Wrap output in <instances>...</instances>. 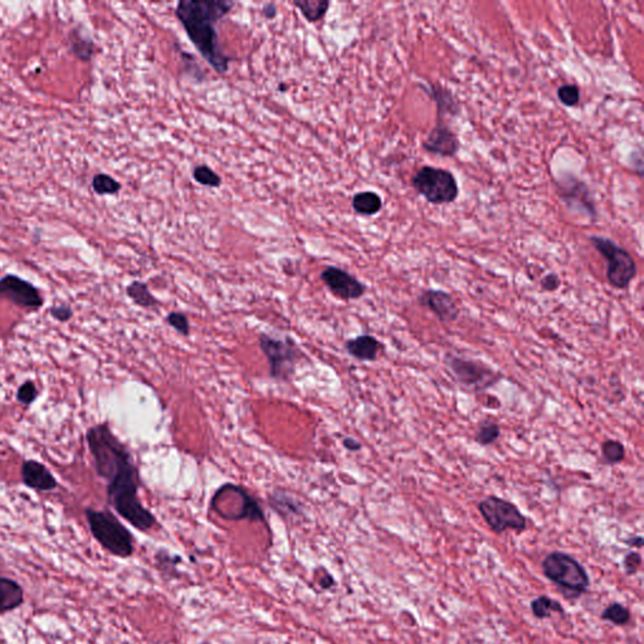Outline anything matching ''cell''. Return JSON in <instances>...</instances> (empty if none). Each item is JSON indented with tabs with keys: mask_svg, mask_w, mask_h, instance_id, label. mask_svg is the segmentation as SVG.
<instances>
[{
	"mask_svg": "<svg viewBox=\"0 0 644 644\" xmlns=\"http://www.w3.org/2000/svg\"><path fill=\"white\" fill-rule=\"evenodd\" d=\"M88 451L94 471L106 482L107 501L112 509L141 533L158 524L156 517L141 502V476L129 447L113 433L107 422L89 427L86 432Z\"/></svg>",
	"mask_w": 644,
	"mask_h": 644,
	"instance_id": "1",
	"label": "cell"
},
{
	"mask_svg": "<svg viewBox=\"0 0 644 644\" xmlns=\"http://www.w3.org/2000/svg\"><path fill=\"white\" fill-rule=\"evenodd\" d=\"M235 6L228 0H180L175 14L200 56L219 75L227 73L230 58L219 46L217 24Z\"/></svg>",
	"mask_w": 644,
	"mask_h": 644,
	"instance_id": "2",
	"label": "cell"
},
{
	"mask_svg": "<svg viewBox=\"0 0 644 644\" xmlns=\"http://www.w3.org/2000/svg\"><path fill=\"white\" fill-rule=\"evenodd\" d=\"M543 571L566 599H579L590 586L586 569L575 557L564 551H552L543 560Z\"/></svg>",
	"mask_w": 644,
	"mask_h": 644,
	"instance_id": "3",
	"label": "cell"
},
{
	"mask_svg": "<svg viewBox=\"0 0 644 644\" xmlns=\"http://www.w3.org/2000/svg\"><path fill=\"white\" fill-rule=\"evenodd\" d=\"M85 516L94 539L107 552L121 559L132 557L135 551L132 533L111 511L87 507Z\"/></svg>",
	"mask_w": 644,
	"mask_h": 644,
	"instance_id": "4",
	"label": "cell"
},
{
	"mask_svg": "<svg viewBox=\"0 0 644 644\" xmlns=\"http://www.w3.org/2000/svg\"><path fill=\"white\" fill-rule=\"evenodd\" d=\"M211 509L219 517L228 521L264 522L266 515L256 497L240 485L227 482L218 487L211 500Z\"/></svg>",
	"mask_w": 644,
	"mask_h": 644,
	"instance_id": "5",
	"label": "cell"
},
{
	"mask_svg": "<svg viewBox=\"0 0 644 644\" xmlns=\"http://www.w3.org/2000/svg\"><path fill=\"white\" fill-rule=\"evenodd\" d=\"M258 346L268 361L271 378L278 383L291 380L299 361L306 357L291 336L281 339L264 333L258 336Z\"/></svg>",
	"mask_w": 644,
	"mask_h": 644,
	"instance_id": "6",
	"label": "cell"
},
{
	"mask_svg": "<svg viewBox=\"0 0 644 644\" xmlns=\"http://www.w3.org/2000/svg\"><path fill=\"white\" fill-rule=\"evenodd\" d=\"M589 242L602 257L607 259V280L617 290L627 288L636 278L638 267L632 254L614 240L603 235H590Z\"/></svg>",
	"mask_w": 644,
	"mask_h": 644,
	"instance_id": "7",
	"label": "cell"
},
{
	"mask_svg": "<svg viewBox=\"0 0 644 644\" xmlns=\"http://www.w3.org/2000/svg\"><path fill=\"white\" fill-rule=\"evenodd\" d=\"M411 187L433 205L452 204L459 195L456 176L450 170L423 166L411 178Z\"/></svg>",
	"mask_w": 644,
	"mask_h": 644,
	"instance_id": "8",
	"label": "cell"
},
{
	"mask_svg": "<svg viewBox=\"0 0 644 644\" xmlns=\"http://www.w3.org/2000/svg\"><path fill=\"white\" fill-rule=\"evenodd\" d=\"M445 369L453 376V379L464 389L471 392H482L496 385L498 381L502 380V375L496 370L492 369L486 364L481 363L473 359L457 357V355H445L443 359Z\"/></svg>",
	"mask_w": 644,
	"mask_h": 644,
	"instance_id": "9",
	"label": "cell"
},
{
	"mask_svg": "<svg viewBox=\"0 0 644 644\" xmlns=\"http://www.w3.org/2000/svg\"><path fill=\"white\" fill-rule=\"evenodd\" d=\"M482 519L495 533H504L507 530L516 533L525 531L527 527L526 516L522 514L515 504L498 496H487L478 504Z\"/></svg>",
	"mask_w": 644,
	"mask_h": 644,
	"instance_id": "10",
	"label": "cell"
},
{
	"mask_svg": "<svg viewBox=\"0 0 644 644\" xmlns=\"http://www.w3.org/2000/svg\"><path fill=\"white\" fill-rule=\"evenodd\" d=\"M0 299L35 312L41 310L44 305V299L33 283L12 273L0 278Z\"/></svg>",
	"mask_w": 644,
	"mask_h": 644,
	"instance_id": "11",
	"label": "cell"
},
{
	"mask_svg": "<svg viewBox=\"0 0 644 644\" xmlns=\"http://www.w3.org/2000/svg\"><path fill=\"white\" fill-rule=\"evenodd\" d=\"M557 193L564 203L568 205L569 209L586 214L592 222L597 218V205L593 198V194L584 182L576 179L575 176H564L562 180L557 182Z\"/></svg>",
	"mask_w": 644,
	"mask_h": 644,
	"instance_id": "12",
	"label": "cell"
},
{
	"mask_svg": "<svg viewBox=\"0 0 644 644\" xmlns=\"http://www.w3.org/2000/svg\"><path fill=\"white\" fill-rule=\"evenodd\" d=\"M321 281L335 297L342 301H354L363 297L366 293V286L359 281L355 275L336 266H328L322 271Z\"/></svg>",
	"mask_w": 644,
	"mask_h": 644,
	"instance_id": "13",
	"label": "cell"
},
{
	"mask_svg": "<svg viewBox=\"0 0 644 644\" xmlns=\"http://www.w3.org/2000/svg\"><path fill=\"white\" fill-rule=\"evenodd\" d=\"M422 147L427 153L440 158H453L459 151L461 142L457 134L442 118H438L427 139L423 141Z\"/></svg>",
	"mask_w": 644,
	"mask_h": 644,
	"instance_id": "14",
	"label": "cell"
},
{
	"mask_svg": "<svg viewBox=\"0 0 644 644\" xmlns=\"http://www.w3.org/2000/svg\"><path fill=\"white\" fill-rule=\"evenodd\" d=\"M418 305L433 312L443 323L456 321L459 317V307L451 293L442 290H424L418 296Z\"/></svg>",
	"mask_w": 644,
	"mask_h": 644,
	"instance_id": "15",
	"label": "cell"
},
{
	"mask_svg": "<svg viewBox=\"0 0 644 644\" xmlns=\"http://www.w3.org/2000/svg\"><path fill=\"white\" fill-rule=\"evenodd\" d=\"M20 480L24 486L37 492L54 491L58 482L46 464L35 459L24 461L20 467Z\"/></svg>",
	"mask_w": 644,
	"mask_h": 644,
	"instance_id": "16",
	"label": "cell"
},
{
	"mask_svg": "<svg viewBox=\"0 0 644 644\" xmlns=\"http://www.w3.org/2000/svg\"><path fill=\"white\" fill-rule=\"evenodd\" d=\"M381 344L375 336L369 334L357 335L345 342V350L357 361L373 363L379 355Z\"/></svg>",
	"mask_w": 644,
	"mask_h": 644,
	"instance_id": "17",
	"label": "cell"
},
{
	"mask_svg": "<svg viewBox=\"0 0 644 644\" xmlns=\"http://www.w3.org/2000/svg\"><path fill=\"white\" fill-rule=\"evenodd\" d=\"M23 603V586L17 580L0 575V614L18 609Z\"/></svg>",
	"mask_w": 644,
	"mask_h": 644,
	"instance_id": "18",
	"label": "cell"
},
{
	"mask_svg": "<svg viewBox=\"0 0 644 644\" xmlns=\"http://www.w3.org/2000/svg\"><path fill=\"white\" fill-rule=\"evenodd\" d=\"M423 91L435 102L437 105V111L438 116L440 115H450V116H457L461 113V104L458 102L457 99L451 91L445 88L435 86V85H428L422 86Z\"/></svg>",
	"mask_w": 644,
	"mask_h": 644,
	"instance_id": "19",
	"label": "cell"
},
{
	"mask_svg": "<svg viewBox=\"0 0 644 644\" xmlns=\"http://www.w3.org/2000/svg\"><path fill=\"white\" fill-rule=\"evenodd\" d=\"M268 502L273 511L282 517H299L304 515V506L297 498L282 488L270 493Z\"/></svg>",
	"mask_w": 644,
	"mask_h": 644,
	"instance_id": "20",
	"label": "cell"
},
{
	"mask_svg": "<svg viewBox=\"0 0 644 644\" xmlns=\"http://www.w3.org/2000/svg\"><path fill=\"white\" fill-rule=\"evenodd\" d=\"M352 209L364 217H373L383 208V199L375 192H361L354 195L352 202Z\"/></svg>",
	"mask_w": 644,
	"mask_h": 644,
	"instance_id": "21",
	"label": "cell"
},
{
	"mask_svg": "<svg viewBox=\"0 0 644 644\" xmlns=\"http://www.w3.org/2000/svg\"><path fill=\"white\" fill-rule=\"evenodd\" d=\"M126 295L136 306H139L141 309H155L160 304L145 282H131L126 287Z\"/></svg>",
	"mask_w": 644,
	"mask_h": 644,
	"instance_id": "22",
	"label": "cell"
},
{
	"mask_svg": "<svg viewBox=\"0 0 644 644\" xmlns=\"http://www.w3.org/2000/svg\"><path fill=\"white\" fill-rule=\"evenodd\" d=\"M293 6L299 9L307 22L316 23L326 16L331 3L328 0H297Z\"/></svg>",
	"mask_w": 644,
	"mask_h": 644,
	"instance_id": "23",
	"label": "cell"
},
{
	"mask_svg": "<svg viewBox=\"0 0 644 644\" xmlns=\"http://www.w3.org/2000/svg\"><path fill=\"white\" fill-rule=\"evenodd\" d=\"M530 609H531L533 617L538 619H547L555 613H559L560 615L565 614V609L562 608V604L547 595H540V597H535L530 603Z\"/></svg>",
	"mask_w": 644,
	"mask_h": 644,
	"instance_id": "24",
	"label": "cell"
},
{
	"mask_svg": "<svg viewBox=\"0 0 644 644\" xmlns=\"http://www.w3.org/2000/svg\"><path fill=\"white\" fill-rule=\"evenodd\" d=\"M501 435V428L491 419H485L478 424L475 434V442L481 447L493 445Z\"/></svg>",
	"mask_w": 644,
	"mask_h": 644,
	"instance_id": "25",
	"label": "cell"
},
{
	"mask_svg": "<svg viewBox=\"0 0 644 644\" xmlns=\"http://www.w3.org/2000/svg\"><path fill=\"white\" fill-rule=\"evenodd\" d=\"M600 618H602V621H609L617 627H624L632 619V614L627 607H624L623 604L618 603V602H614V603H610L602 612Z\"/></svg>",
	"mask_w": 644,
	"mask_h": 644,
	"instance_id": "26",
	"label": "cell"
},
{
	"mask_svg": "<svg viewBox=\"0 0 644 644\" xmlns=\"http://www.w3.org/2000/svg\"><path fill=\"white\" fill-rule=\"evenodd\" d=\"M603 462L608 466H615L624 461L626 458V447L621 445L619 440H604L600 447Z\"/></svg>",
	"mask_w": 644,
	"mask_h": 644,
	"instance_id": "27",
	"label": "cell"
},
{
	"mask_svg": "<svg viewBox=\"0 0 644 644\" xmlns=\"http://www.w3.org/2000/svg\"><path fill=\"white\" fill-rule=\"evenodd\" d=\"M92 187L99 195H115L120 192L121 184L107 174H97L92 179Z\"/></svg>",
	"mask_w": 644,
	"mask_h": 644,
	"instance_id": "28",
	"label": "cell"
},
{
	"mask_svg": "<svg viewBox=\"0 0 644 644\" xmlns=\"http://www.w3.org/2000/svg\"><path fill=\"white\" fill-rule=\"evenodd\" d=\"M195 182L208 187H219L222 185V178L214 170L206 165H199L193 171Z\"/></svg>",
	"mask_w": 644,
	"mask_h": 644,
	"instance_id": "29",
	"label": "cell"
},
{
	"mask_svg": "<svg viewBox=\"0 0 644 644\" xmlns=\"http://www.w3.org/2000/svg\"><path fill=\"white\" fill-rule=\"evenodd\" d=\"M38 397H39V390L33 380L24 381L23 384L19 385L17 394H16L18 403L24 407H30L33 404Z\"/></svg>",
	"mask_w": 644,
	"mask_h": 644,
	"instance_id": "30",
	"label": "cell"
},
{
	"mask_svg": "<svg viewBox=\"0 0 644 644\" xmlns=\"http://www.w3.org/2000/svg\"><path fill=\"white\" fill-rule=\"evenodd\" d=\"M165 321L170 328H174L178 334L182 335L184 338H187L190 335V321L185 314L173 311L166 315Z\"/></svg>",
	"mask_w": 644,
	"mask_h": 644,
	"instance_id": "31",
	"label": "cell"
},
{
	"mask_svg": "<svg viewBox=\"0 0 644 644\" xmlns=\"http://www.w3.org/2000/svg\"><path fill=\"white\" fill-rule=\"evenodd\" d=\"M557 99L566 107H574L580 101V89L576 85L568 83L557 88Z\"/></svg>",
	"mask_w": 644,
	"mask_h": 644,
	"instance_id": "32",
	"label": "cell"
},
{
	"mask_svg": "<svg viewBox=\"0 0 644 644\" xmlns=\"http://www.w3.org/2000/svg\"><path fill=\"white\" fill-rule=\"evenodd\" d=\"M72 49L76 53L77 57L88 61L94 52V43L88 39H83L82 37H78L77 39L72 41Z\"/></svg>",
	"mask_w": 644,
	"mask_h": 644,
	"instance_id": "33",
	"label": "cell"
},
{
	"mask_svg": "<svg viewBox=\"0 0 644 644\" xmlns=\"http://www.w3.org/2000/svg\"><path fill=\"white\" fill-rule=\"evenodd\" d=\"M642 566V557L637 551H631L623 559V568L626 570V574L636 575L639 569Z\"/></svg>",
	"mask_w": 644,
	"mask_h": 644,
	"instance_id": "34",
	"label": "cell"
},
{
	"mask_svg": "<svg viewBox=\"0 0 644 644\" xmlns=\"http://www.w3.org/2000/svg\"><path fill=\"white\" fill-rule=\"evenodd\" d=\"M49 314L56 321L61 322V323L70 321L72 317L75 315L73 309L70 305H67V304L52 306L51 310H49Z\"/></svg>",
	"mask_w": 644,
	"mask_h": 644,
	"instance_id": "35",
	"label": "cell"
},
{
	"mask_svg": "<svg viewBox=\"0 0 644 644\" xmlns=\"http://www.w3.org/2000/svg\"><path fill=\"white\" fill-rule=\"evenodd\" d=\"M540 286L541 288L546 291V292H554L559 290V287L562 286V280L560 277L555 272H550L547 275H545L544 278L540 282Z\"/></svg>",
	"mask_w": 644,
	"mask_h": 644,
	"instance_id": "36",
	"label": "cell"
},
{
	"mask_svg": "<svg viewBox=\"0 0 644 644\" xmlns=\"http://www.w3.org/2000/svg\"><path fill=\"white\" fill-rule=\"evenodd\" d=\"M342 445H344V448L349 452L361 451V448H363L361 443H360L359 440H355V438H352V437H345V438L342 440Z\"/></svg>",
	"mask_w": 644,
	"mask_h": 644,
	"instance_id": "37",
	"label": "cell"
},
{
	"mask_svg": "<svg viewBox=\"0 0 644 644\" xmlns=\"http://www.w3.org/2000/svg\"><path fill=\"white\" fill-rule=\"evenodd\" d=\"M624 544H627L628 546H631V547L640 549V547H643V536H642V535H634V536H631V538H628V539H624Z\"/></svg>",
	"mask_w": 644,
	"mask_h": 644,
	"instance_id": "38",
	"label": "cell"
},
{
	"mask_svg": "<svg viewBox=\"0 0 644 644\" xmlns=\"http://www.w3.org/2000/svg\"><path fill=\"white\" fill-rule=\"evenodd\" d=\"M262 14L267 19H273L277 16V8L273 3H268L262 8Z\"/></svg>",
	"mask_w": 644,
	"mask_h": 644,
	"instance_id": "39",
	"label": "cell"
},
{
	"mask_svg": "<svg viewBox=\"0 0 644 644\" xmlns=\"http://www.w3.org/2000/svg\"><path fill=\"white\" fill-rule=\"evenodd\" d=\"M333 584H334V579L328 574L320 581V586H321L322 588H325V589H326V588H330Z\"/></svg>",
	"mask_w": 644,
	"mask_h": 644,
	"instance_id": "40",
	"label": "cell"
},
{
	"mask_svg": "<svg viewBox=\"0 0 644 644\" xmlns=\"http://www.w3.org/2000/svg\"><path fill=\"white\" fill-rule=\"evenodd\" d=\"M285 89H286V85H283V83L280 85V91H281V92H285Z\"/></svg>",
	"mask_w": 644,
	"mask_h": 644,
	"instance_id": "41",
	"label": "cell"
},
{
	"mask_svg": "<svg viewBox=\"0 0 644 644\" xmlns=\"http://www.w3.org/2000/svg\"><path fill=\"white\" fill-rule=\"evenodd\" d=\"M202 644H211V643H202Z\"/></svg>",
	"mask_w": 644,
	"mask_h": 644,
	"instance_id": "42",
	"label": "cell"
}]
</instances>
